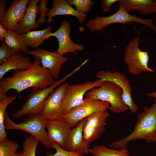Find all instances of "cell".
Masks as SVG:
<instances>
[{
	"instance_id": "ba28073f",
	"label": "cell",
	"mask_w": 156,
	"mask_h": 156,
	"mask_svg": "<svg viewBox=\"0 0 156 156\" xmlns=\"http://www.w3.org/2000/svg\"><path fill=\"white\" fill-rule=\"evenodd\" d=\"M104 81L97 79L78 84H68L65 90L62 105L63 115L81 105L86 93L91 89L101 86Z\"/></svg>"
},
{
	"instance_id": "f546056e",
	"label": "cell",
	"mask_w": 156,
	"mask_h": 156,
	"mask_svg": "<svg viewBox=\"0 0 156 156\" xmlns=\"http://www.w3.org/2000/svg\"><path fill=\"white\" fill-rule=\"evenodd\" d=\"M52 145L56 152L53 154L50 153L47 154L46 156H83L82 153L78 152H70L62 148L57 144L53 143Z\"/></svg>"
},
{
	"instance_id": "836d02e7",
	"label": "cell",
	"mask_w": 156,
	"mask_h": 156,
	"mask_svg": "<svg viewBox=\"0 0 156 156\" xmlns=\"http://www.w3.org/2000/svg\"><path fill=\"white\" fill-rule=\"evenodd\" d=\"M6 6L5 0H0V21L2 20L5 15Z\"/></svg>"
},
{
	"instance_id": "5b68a950",
	"label": "cell",
	"mask_w": 156,
	"mask_h": 156,
	"mask_svg": "<svg viewBox=\"0 0 156 156\" xmlns=\"http://www.w3.org/2000/svg\"><path fill=\"white\" fill-rule=\"evenodd\" d=\"M4 124L5 129H18L26 131L41 142L47 150L53 148L52 143L46 130L44 120L41 119L40 114L28 117L17 123L12 121L6 111L5 114Z\"/></svg>"
},
{
	"instance_id": "52a82bcc",
	"label": "cell",
	"mask_w": 156,
	"mask_h": 156,
	"mask_svg": "<svg viewBox=\"0 0 156 156\" xmlns=\"http://www.w3.org/2000/svg\"><path fill=\"white\" fill-rule=\"evenodd\" d=\"M140 37L138 36L126 45L125 50L124 63L129 73L133 75H139L143 72L154 71L148 65L149 51L140 49Z\"/></svg>"
},
{
	"instance_id": "2e32d148",
	"label": "cell",
	"mask_w": 156,
	"mask_h": 156,
	"mask_svg": "<svg viewBox=\"0 0 156 156\" xmlns=\"http://www.w3.org/2000/svg\"><path fill=\"white\" fill-rule=\"evenodd\" d=\"M87 120L85 118L70 130L65 149L68 151L80 152L83 155L89 153L90 144L86 142L83 137V128Z\"/></svg>"
},
{
	"instance_id": "5bb4252c",
	"label": "cell",
	"mask_w": 156,
	"mask_h": 156,
	"mask_svg": "<svg viewBox=\"0 0 156 156\" xmlns=\"http://www.w3.org/2000/svg\"><path fill=\"white\" fill-rule=\"evenodd\" d=\"M29 0H15L9 6L0 21L3 27L11 32H16L26 12Z\"/></svg>"
},
{
	"instance_id": "4316f807",
	"label": "cell",
	"mask_w": 156,
	"mask_h": 156,
	"mask_svg": "<svg viewBox=\"0 0 156 156\" xmlns=\"http://www.w3.org/2000/svg\"><path fill=\"white\" fill-rule=\"evenodd\" d=\"M19 146L16 142L9 140L0 142V156H13Z\"/></svg>"
},
{
	"instance_id": "e575fe53",
	"label": "cell",
	"mask_w": 156,
	"mask_h": 156,
	"mask_svg": "<svg viewBox=\"0 0 156 156\" xmlns=\"http://www.w3.org/2000/svg\"><path fill=\"white\" fill-rule=\"evenodd\" d=\"M7 31V30L0 23V39L1 41H3L4 40Z\"/></svg>"
},
{
	"instance_id": "83f0119b",
	"label": "cell",
	"mask_w": 156,
	"mask_h": 156,
	"mask_svg": "<svg viewBox=\"0 0 156 156\" xmlns=\"http://www.w3.org/2000/svg\"><path fill=\"white\" fill-rule=\"evenodd\" d=\"M106 127H93L83 131V137L84 140L90 144L100 138L101 134L105 130Z\"/></svg>"
},
{
	"instance_id": "7c38bea8",
	"label": "cell",
	"mask_w": 156,
	"mask_h": 156,
	"mask_svg": "<svg viewBox=\"0 0 156 156\" xmlns=\"http://www.w3.org/2000/svg\"><path fill=\"white\" fill-rule=\"evenodd\" d=\"M31 55L40 59L42 66L47 69L54 78H58L62 65L67 61V57L57 51L51 52L43 48L29 50L25 54Z\"/></svg>"
},
{
	"instance_id": "1f68e13d",
	"label": "cell",
	"mask_w": 156,
	"mask_h": 156,
	"mask_svg": "<svg viewBox=\"0 0 156 156\" xmlns=\"http://www.w3.org/2000/svg\"><path fill=\"white\" fill-rule=\"evenodd\" d=\"M48 2V0H41L38 5V11L40 14L37 23L39 25L47 22L46 18L47 14L49 11L47 7Z\"/></svg>"
},
{
	"instance_id": "cb8c5ba5",
	"label": "cell",
	"mask_w": 156,
	"mask_h": 156,
	"mask_svg": "<svg viewBox=\"0 0 156 156\" xmlns=\"http://www.w3.org/2000/svg\"><path fill=\"white\" fill-rule=\"evenodd\" d=\"M109 115L107 110L95 113L87 118L83 131L93 127H106V120Z\"/></svg>"
},
{
	"instance_id": "7a4b0ae2",
	"label": "cell",
	"mask_w": 156,
	"mask_h": 156,
	"mask_svg": "<svg viewBox=\"0 0 156 156\" xmlns=\"http://www.w3.org/2000/svg\"><path fill=\"white\" fill-rule=\"evenodd\" d=\"M138 120L133 131L127 136L110 144L114 148L126 149L127 144L132 140L144 139L148 143L156 142V99L150 107H145L138 114Z\"/></svg>"
},
{
	"instance_id": "277c9868",
	"label": "cell",
	"mask_w": 156,
	"mask_h": 156,
	"mask_svg": "<svg viewBox=\"0 0 156 156\" xmlns=\"http://www.w3.org/2000/svg\"><path fill=\"white\" fill-rule=\"evenodd\" d=\"M122 94L118 86L110 81H104L100 86L88 90L85 97L107 102L109 105L108 109L110 111L119 114L129 109L123 101Z\"/></svg>"
},
{
	"instance_id": "d590c367",
	"label": "cell",
	"mask_w": 156,
	"mask_h": 156,
	"mask_svg": "<svg viewBox=\"0 0 156 156\" xmlns=\"http://www.w3.org/2000/svg\"><path fill=\"white\" fill-rule=\"evenodd\" d=\"M147 95L149 97L156 99V91L148 93Z\"/></svg>"
},
{
	"instance_id": "ffe728a7",
	"label": "cell",
	"mask_w": 156,
	"mask_h": 156,
	"mask_svg": "<svg viewBox=\"0 0 156 156\" xmlns=\"http://www.w3.org/2000/svg\"><path fill=\"white\" fill-rule=\"evenodd\" d=\"M33 63L28 56L15 54L0 65V79L10 71L25 70L29 68Z\"/></svg>"
},
{
	"instance_id": "d6986e66",
	"label": "cell",
	"mask_w": 156,
	"mask_h": 156,
	"mask_svg": "<svg viewBox=\"0 0 156 156\" xmlns=\"http://www.w3.org/2000/svg\"><path fill=\"white\" fill-rule=\"evenodd\" d=\"M156 0H118L119 8L124 9L129 13L137 10L139 13L145 15L155 13L156 9Z\"/></svg>"
},
{
	"instance_id": "ac0fdd59",
	"label": "cell",
	"mask_w": 156,
	"mask_h": 156,
	"mask_svg": "<svg viewBox=\"0 0 156 156\" xmlns=\"http://www.w3.org/2000/svg\"><path fill=\"white\" fill-rule=\"evenodd\" d=\"M39 1L29 0L25 14L19 23L16 32L19 34H23L40 27V25L36 21L39 12L38 4Z\"/></svg>"
},
{
	"instance_id": "4dcf8cb0",
	"label": "cell",
	"mask_w": 156,
	"mask_h": 156,
	"mask_svg": "<svg viewBox=\"0 0 156 156\" xmlns=\"http://www.w3.org/2000/svg\"><path fill=\"white\" fill-rule=\"evenodd\" d=\"M16 53L4 42L0 45V64H1Z\"/></svg>"
},
{
	"instance_id": "4fadbf2b",
	"label": "cell",
	"mask_w": 156,
	"mask_h": 156,
	"mask_svg": "<svg viewBox=\"0 0 156 156\" xmlns=\"http://www.w3.org/2000/svg\"><path fill=\"white\" fill-rule=\"evenodd\" d=\"M71 28L70 23L65 20L61 22L59 28L54 32H51L45 37L46 39L51 37H55L57 39L59 47L57 51L63 55L68 53L75 54L77 51H82L84 49L83 45L74 43L70 36Z\"/></svg>"
},
{
	"instance_id": "d6a6232c",
	"label": "cell",
	"mask_w": 156,
	"mask_h": 156,
	"mask_svg": "<svg viewBox=\"0 0 156 156\" xmlns=\"http://www.w3.org/2000/svg\"><path fill=\"white\" fill-rule=\"evenodd\" d=\"M118 0H102L101 1L103 11L106 12L108 11L111 6Z\"/></svg>"
},
{
	"instance_id": "6da1fadb",
	"label": "cell",
	"mask_w": 156,
	"mask_h": 156,
	"mask_svg": "<svg viewBox=\"0 0 156 156\" xmlns=\"http://www.w3.org/2000/svg\"><path fill=\"white\" fill-rule=\"evenodd\" d=\"M54 78L41 65L40 59L35 58L32 64L25 70H14L12 76L0 79V92L6 94L11 89L18 93L29 88L43 89L53 84Z\"/></svg>"
},
{
	"instance_id": "f35d334b",
	"label": "cell",
	"mask_w": 156,
	"mask_h": 156,
	"mask_svg": "<svg viewBox=\"0 0 156 156\" xmlns=\"http://www.w3.org/2000/svg\"><path fill=\"white\" fill-rule=\"evenodd\" d=\"M155 143H156V142Z\"/></svg>"
},
{
	"instance_id": "9a60e30c",
	"label": "cell",
	"mask_w": 156,
	"mask_h": 156,
	"mask_svg": "<svg viewBox=\"0 0 156 156\" xmlns=\"http://www.w3.org/2000/svg\"><path fill=\"white\" fill-rule=\"evenodd\" d=\"M49 138L52 143H56L65 149L67 139L71 130L64 118L44 120Z\"/></svg>"
},
{
	"instance_id": "e0dca14e",
	"label": "cell",
	"mask_w": 156,
	"mask_h": 156,
	"mask_svg": "<svg viewBox=\"0 0 156 156\" xmlns=\"http://www.w3.org/2000/svg\"><path fill=\"white\" fill-rule=\"evenodd\" d=\"M52 7L47 14L48 18L47 22L48 24L53 22L52 18L55 16L68 15L76 17L79 23L81 25L86 21V14L74 9L66 0H54Z\"/></svg>"
},
{
	"instance_id": "484cf974",
	"label": "cell",
	"mask_w": 156,
	"mask_h": 156,
	"mask_svg": "<svg viewBox=\"0 0 156 156\" xmlns=\"http://www.w3.org/2000/svg\"><path fill=\"white\" fill-rule=\"evenodd\" d=\"M39 141L31 135L23 143V156H36L37 148Z\"/></svg>"
},
{
	"instance_id": "603a6c76",
	"label": "cell",
	"mask_w": 156,
	"mask_h": 156,
	"mask_svg": "<svg viewBox=\"0 0 156 156\" xmlns=\"http://www.w3.org/2000/svg\"><path fill=\"white\" fill-rule=\"evenodd\" d=\"M89 153L93 156H131L127 149L116 150L103 145L93 146L90 148Z\"/></svg>"
},
{
	"instance_id": "9c48e42d",
	"label": "cell",
	"mask_w": 156,
	"mask_h": 156,
	"mask_svg": "<svg viewBox=\"0 0 156 156\" xmlns=\"http://www.w3.org/2000/svg\"><path fill=\"white\" fill-rule=\"evenodd\" d=\"M84 102L61 117L65 119L71 128L74 127L83 119L96 112L107 110L109 106L107 102L84 97Z\"/></svg>"
},
{
	"instance_id": "d4e9b609",
	"label": "cell",
	"mask_w": 156,
	"mask_h": 156,
	"mask_svg": "<svg viewBox=\"0 0 156 156\" xmlns=\"http://www.w3.org/2000/svg\"><path fill=\"white\" fill-rule=\"evenodd\" d=\"M16 96L12 95L0 101V142L7 140L4 124L5 114L7 107L16 99Z\"/></svg>"
},
{
	"instance_id": "44dd1931",
	"label": "cell",
	"mask_w": 156,
	"mask_h": 156,
	"mask_svg": "<svg viewBox=\"0 0 156 156\" xmlns=\"http://www.w3.org/2000/svg\"><path fill=\"white\" fill-rule=\"evenodd\" d=\"M53 29L52 27L49 25L44 29L30 31L20 35L22 40L28 47L37 48L43 43L46 40L45 37L51 32Z\"/></svg>"
},
{
	"instance_id": "3957f363",
	"label": "cell",
	"mask_w": 156,
	"mask_h": 156,
	"mask_svg": "<svg viewBox=\"0 0 156 156\" xmlns=\"http://www.w3.org/2000/svg\"><path fill=\"white\" fill-rule=\"evenodd\" d=\"M81 68L80 66H78L62 78L54 81L52 85L47 87L33 90L28 94L26 102L22 105L21 108L13 114V117L17 119L25 115L30 117L40 114L45 100L50 93Z\"/></svg>"
},
{
	"instance_id": "f1b7e54d",
	"label": "cell",
	"mask_w": 156,
	"mask_h": 156,
	"mask_svg": "<svg viewBox=\"0 0 156 156\" xmlns=\"http://www.w3.org/2000/svg\"><path fill=\"white\" fill-rule=\"evenodd\" d=\"M69 4L74 5L76 10L83 13H87L91 10V7L94 3L93 1L90 0H69Z\"/></svg>"
},
{
	"instance_id": "8992f818",
	"label": "cell",
	"mask_w": 156,
	"mask_h": 156,
	"mask_svg": "<svg viewBox=\"0 0 156 156\" xmlns=\"http://www.w3.org/2000/svg\"><path fill=\"white\" fill-rule=\"evenodd\" d=\"M153 20L144 19L138 17L135 15H131L124 9L119 8L118 10L113 14L106 17H96L89 20L85 23V26L92 32L96 30L101 31L107 26L115 23H121L125 25L130 22H136L144 25L156 31V26L153 24Z\"/></svg>"
},
{
	"instance_id": "8d00e7d4",
	"label": "cell",
	"mask_w": 156,
	"mask_h": 156,
	"mask_svg": "<svg viewBox=\"0 0 156 156\" xmlns=\"http://www.w3.org/2000/svg\"><path fill=\"white\" fill-rule=\"evenodd\" d=\"M13 156H23L22 152L16 153Z\"/></svg>"
},
{
	"instance_id": "74e56055",
	"label": "cell",
	"mask_w": 156,
	"mask_h": 156,
	"mask_svg": "<svg viewBox=\"0 0 156 156\" xmlns=\"http://www.w3.org/2000/svg\"><path fill=\"white\" fill-rule=\"evenodd\" d=\"M155 19L156 20V11H155Z\"/></svg>"
},
{
	"instance_id": "8fae6325",
	"label": "cell",
	"mask_w": 156,
	"mask_h": 156,
	"mask_svg": "<svg viewBox=\"0 0 156 156\" xmlns=\"http://www.w3.org/2000/svg\"><path fill=\"white\" fill-rule=\"evenodd\" d=\"M67 82L62 84L55 88L45 100L40 113L43 120L59 118L63 115L62 110V101Z\"/></svg>"
},
{
	"instance_id": "30bf717a",
	"label": "cell",
	"mask_w": 156,
	"mask_h": 156,
	"mask_svg": "<svg viewBox=\"0 0 156 156\" xmlns=\"http://www.w3.org/2000/svg\"><path fill=\"white\" fill-rule=\"evenodd\" d=\"M97 79L112 82L118 86L122 92V99L131 113L134 114L138 109V106L133 101L131 96L132 87L129 79L124 75L114 71L101 70L96 75Z\"/></svg>"
},
{
	"instance_id": "7402d4cb",
	"label": "cell",
	"mask_w": 156,
	"mask_h": 156,
	"mask_svg": "<svg viewBox=\"0 0 156 156\" xmlns=\"http://www.w3.org/2000/svg\"><path fill=\"white\" fill-rule=\"evenodd\" d=\"M5 44L16 54H25L28 51V46L21 39L20 34L7 30L5 38Z\"/></svg>"
}]
</instances>
